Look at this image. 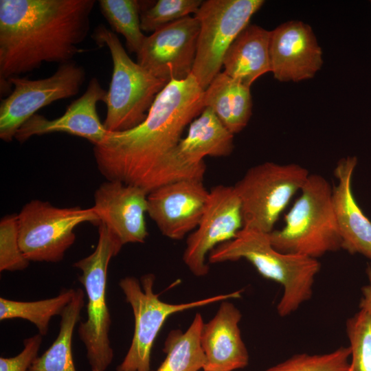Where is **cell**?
<instances>
[{
    "label": "cell",
    "mask_w": 371,
    "mask_h": 371,
    "mask_svg": "<svg viewBox=\"0 0 371 371\" xmlns=\"http://www.w3.org/2000/svg\"><path fill=\"white\" fill-rule=\"evenodd\" d=\"M201 0H158L140 13L142 32H154L157 29L182 18L195 14L202 4Z\"/></svg>",
    "instance_id": "cell-29"
},
{
    "label": "cell",
    "mask_w": 371,
    "mask_h": 371,
    "mask_svg": "<svg viewBox=\"0 0 371 371\" xmlns=\"http://www.w3.org/2000/svg\"><path fill=\"white\" fill-rule=\"evenodd\" d=\"M92 38L100 47L109 48L113 63L104 126L108 132L130 130L146 118L156 97L168 82L134 62L115 33L104 25L94 30Z\"/></svg>",
    "instance_id": "cell-5"
},
{
    "label": "cell",
    "mask_w": 371,
    "mask_h": 371,
    "mask_svg": "<svg viewBox=\"0 0 371 371\" xmlns=\"http://www.w3.org/2000/svg\"><path fill=\"white\" fill-rule=\"evenodd\" d=\"M366 273L368 284L362 288V297L360 301V309L371 314V263L368 265Z\"/></svg>",
    "instance_id": "cell-32"
},
{
    "label": "cell",
    "mask_w": 371,
    "mask_h": 371,
    "mask_svg": "<svg viewBox=\"0 0 371 371\" xmlns=\"http://www.w3.org/2000/svg\"><path fill=\"white\" fill-rule=\"evenodd\" d=\"M148 194L139 186L120 181H106L95 191L93 207L100 223L122 245L142 243L147 238Z\"/></svg>",
    "instance_id": "cell-17"
},
{
    "label": "cell",
    "mask_w": 371,
    "mask_h": 371,
    "mask_svg": "<svg viewBox=\"0 0 371 371\" xmlns=\"http://www.w3.org/2000/svg\"><path fill=\"white\" fill-rule=\"evenodd\" d=\"M246 259L264 278L279 283L283 294L277 305L279 315L295 311L313 294L321 265L317 259L281 252L271 243L269 233L243 227L236 236L214 248L210 263Z\"/></svg>",
    "instance_id": "cell-3"
},
{
    "label": "cell",
    "mask_w": 371,
    "mask_h": 371,
    "mask_svg": "<svg viewBox=\"0 0 371 371\" xmlns=\"http://www.w3.org/2000/svg\"><path fill=\"white\" fill-rule=\"evenodd\" d=\"M309 175L297 164L267 161L250 168L233 186L241 202L243 227L271 232Z\"/></svg>",
    "instance_id": "cell-8"
},
{
    "label": "cell",
    "mask_w": 371,
    "mask_h": 371,
    "mask_svg": "<svg viewBox=\"0 0 371 371\" xmlns=\"http://www.w3.org/2000/svg\"><path fill=\"white\" fill-rule=\"evenodd\" d=\"M269 49L271 72L280 82L311 79L323 65L313 30L301 21H289L270 31Z\"/></svg>",
    "instance_id": "cell-16"
},
{
    "label": "cell",
    "mask_w": 371,
    "mask_h": 371,
    "mask_svg": "<svg viewBox=\"0 0 371 371\" xmlns=\"http://www.w3.org/2000/svg\"><path fill=\"white\" fill-rule=\"evenodd\" d=\"M357 165L355 156L343 157L337 162L334 169L337 183L333 187L332 203L341 248L371 260V221L356 201L352 189Z\"/></svg>",
    "instance_id": "cell-20"
},
{
    "label": "cell",
    "mask_w": 371,
    "mask_h": 371,
    "mask_svg": "<svg viewBox=\"0 0 371 371\" xmlns=\"http://www.w3.org/2000/svg\"><path fill=\"white\" fill-rule=\"evenodd\" d=\"M264 3L262 0L203 1L194 14L200 27L192 74L203 90L221 72L230 45Z\"/></svg>",
    "instance_id": "cell-10"
},
{
    "label": "cell",
    "mask_w": 371,
    "mask_h": 371,
    "mask_svg": "<svg viewBox=\"0 0 371 371\" xmlns=\"http://www.w3.org/2000/svg\"><path fill=\"white\" fill-rule=\"evenodd\" d=\"M243 225L241 202L234 186L214 187L199 225L186 240L183 260L189 270L196 276L207 275V255L234 238Z\"/></svg>",
    "instance_id": "cell-13"
},
{
    "label": "cell",
    "mask_w": 371,
    "mask_h": 371,
    "mask_svg": "<svg viewBox=\"0 0 371 371\" xmlns=\"http://www.w3.org/2000/svg\"><path fill=\"white\" fill-rule=\"evenodd\" d=\"M17 215L20 248L30 262L61 261L76 240L77 226L100 223L93 207H59L38 199L27 203Z\"/></svg>",
    "instance_id": "cell-9"
},
{
    "label": "cell",
    "mask_w": 371,
    "mask_h": 371,
    "mask_svg": "<svg viewBox=\"0 0 371 371\" xmlns=\"http://www.w3.org/2000/svg\"><path fill=\"white\" fill-rule=\"evenodd\" d=\"M234 134L222 124L214 111L205 107L190 124L185 137L164 159L159 174L158 187L184 179L203 180L206 156L229 155L234 149Z\"/></svg>",
    "instance_id": "cell-12"
},
{
    "label": "cell",
    "mask_w": 371,
    "mask_h": 371,
    "mask_svg": "<svg viewBox=\"0 0 371 371\" xmlns=\"http://www.w3.org/2000/svg\"><path fill=\"white\" fill-rule=\"evenodd\" d=\"M205 107L210 108L232 134L240 132L252 114L250 87L224 71L218 73L204 91Z\"/></svg>",
    "instance_id": "cell-22"
},
{
    "label": "cell",
    "mask_w": 371,
    "mask_h": 371,
    "mask_svg": "<svg viewBox=\"0 0 371 371\" xmlns=\"http://www.w3.org/2000/svg\"><path fill=\"white\" fill-rule=\"evenodd\" d=\"M209 194L201 179L169 183L148 193L147 214L164 236L181 240L199 225Z\"/></svg>",
    "instance_id": "cell-15"
},
{
    "label": "cell",
    "mask_w": 371,
    "mask_h": 371,
    "mask_svg": "<svg viewBox=\"0 0 371 371\" xmlns=\"http://www.w3.org/2000/svg\"><path fill=\"white\" fill-rule=\"evenodd\" d=\"M204 91L191 74L171 80L156 97L146 118L125 131L109 132L94 146L98 169L107 181L157 188L161 166L178 144L187 125L205 109Z\"/></svg>",
    "instance_id": "cell-1"
},
{
    "label": "cell",
    "mask_w": 371,
    "mask_h": 371,
    "mask_svg": "<svg viewBox=\"0 0 371 371\" xmlns=\"http://www.w3.org/2000/svg\"><path fill=\"white\" fill-rule=\"evenodd\" d=\"M204 324L202 315L196 313L188 329L171 330L165 341L166 358L155 370L150 371H199L203 369L205 358L200 336Z\"/></svg>",
    "instance_id": "cell-24"
},
{
    "label": "cell",
    "mask_w": 371,
    "mask_h": 371,
    "mask_svg": "<svg viewBox=\"0 0 371 371\" xmlns=\"http://www.w3.org/2000/svg\"><path fill=\"white\" fill-rule=\"evenodd\" d=\"M102 14L112 31L121 34L126 40L128 50L138 53L146 36L141 28V3L136 0H100Z\"/></svg>",
    "instance_id": "cell-26"
},
{
    "label": "cell",
    "mask_w": 371,
    "mask_h": 371,
    "mask_svg": "<svg viewBox=\"0 0 371 371\" xmlns=\"http://www.w3.org/2000/svg\"><path fill=\"white\" fill-rule=\"evenodd\" d=\"M350 357L349 347L323 355L299 354L265 371H348Z\"/></svg>",
    "instance_id": "cell-28"
},
{
    "label": "cell",
    "mask_w": 371,
    "mask_h": 371,
    "mask_svg": "<svg viewBox=\"0 0 371 371\" xmlns=\"http://www.w3.org/2000/svg\"><path fill=\"white\" fill-rule=\"evenodd\" d=\"M155 277L144 275L140 281L133 276L122 278L119 286L131 305L135 328L131 346L116 371H150V355L154 341L165 321L172 314L225 300L238 298L241 291L218 295L181 304L161 300L153 291Z\"/></svg>",
    "instance_id": "cell-7"
},
{
    "label": "cell",
    "mask_w": 371,
    "mask_h": 371,
    "mask_svg": "<svg viewBox=\"0 0 371 371\" xmlns=\"http://www.w3.org/2000/svg\"><path fill=\"white\" fill-rule=\"evenodd\" d=\"M203 371H205V370H203Z\"/></svg>",
    "instance_id": "cell-33"
},
{
    "label": "cell",
    "mask_w": 371,
    "mask_h": 371,
    "mask_svg": "<svg viewBox=\"0 0 371 371\" xmlns=\"http://www.w3.org/2000/svg\"><path fill=\"white\" fill-rule=\"evenodd\" d=\"M84 306L85 292L78 288L60 315V329L56 338L41 356L35 359L28 371H76L72 353V338Z\"/></svg>",
    "instance_id": "cell-23"
},
{
    "label": "cell",
    "mask_w": 371,
    "mask_h": 371,
    "mask_svg": "<svg viewBox=\"0 0 371 371\" xmlns=\"http://www.w3.org/2000/svg\"><path fill=\"white\" fill-rule=\"evenodd\" d=\"M85 71L72 60L60 64L51 76L38 80L14 76L11 93L0 104V138L11 142L19 128L41 108L78 93Z\"/></svg>",
    "instance_id": "cell-11"
},
{
    "label": "cell",
    "mask_w": 371,
    "mask_h": 371,
    "mask_svg": "<svg viewBox=\"0 0 371 371\" xmlns=\"http://www.w3.org/2000/svg\"><path fill=\"white\" fill-rule=\"evenodd\" d=\"M95 0H0V80L45 63L71 61L83 50Z\"/></svg>",
    "instance_id": "cell-2"
},
{
    "label": "cell",
    "mask_w": 371,
    "mask_h": 371,
    "mask_svg": "<svg viewBox=\"0 0 371 371\" xmlns=\"http://www.w3.org/2000/svg\"><path fill=\"white\" fill-rule=\"evenodd\" d=\"M346 333L352 357L348 371H371V314L360 309L347 320Z\"/></svg>",
    "instance_id": "cell-27"
},
{
    "label": "cell",
    "mask_w": 371,
    "mask_h": 371,
    "mask_svg": "<svg viewBox=\"0 0 371 371\" xmlns=\"http://www.w3.org/2000/svg\"><path fill=\"white\" fill-rule=\"evenodd\" d=\"M332 190L326 178L310 174L300 196L285 216L284 226L269 233L273 247L281 252L315 259L341 249Z\"/></svg>",
    "instance_id": "cell-4"
},
{
    "label": "cell",
    "mask_w": 371,
    "mask_h": 371,
    "mask_svg": "<svg viewBox=\"0 0 371 371\" xmlns=\"http://www.w3.org/2000/svg\"><path fill=\"white\" fill-rule=\"evenodd\" d=\"M270 31L248 24L227 49L223 60L224 72L251 87L260 76L271 72Z\"/></svg>",
    "instance_id": "cell-21"
},
{
    "label": "cell",
    "mask_w": 371,
    "mask_h": 371,
    "mask_svg": "<svg viewBox=\"0 0 371 371\" xmlns=\"http://www.w3.org/2000/svg\"><path fill=\"white\" fill-rule=\"evenodd\" d=\"M106 95L107 91L96 78H93L85 92L67 106L63 115L49 120L36 113L19 128L14 138L23 143L35 135L66 133L98 145L109 133L97 112L98 102H105Z\"/></svg>",
    "instance_id": "cell-18"
},
{
    "label": "cell",
    "mask_w": 371,
    "mask_h": 371,
    "mask_svg": "<svg viewBox=\"0 0 371 371\" xmlns=\"http://www.w3.org/2000/svg\"><path fill=\"white\" fill-rule=\"evenodd\" d=\"M76 289L63 290L57 296L31 302L0 297V320L23 319L35 325L42 336L47 334L52 317L60 315L71 301Z\"/></svg>",
    "instance_id": "cell-25"
},
{
    "label": "cell",
    "mask_w": 371,
    "mask_h": 371,
    "mask_svg": "<svg viewBox=\"0 0 371 371\" xmlns=\"http://www.w3.org/2000/svg\"><path fill=\"white\" fill-rule=\"evenodd\" d=\"M199 22L186 16L146 36L137 54V63L167 82L182 80L192 72L196 53Z\"/></svg>",
    "instance_id": "cell-14"
},
{
    "label": "cell",
    "mask_w": 371,
    "mask_h": 371,
    "mask_svg": "<svg viewBox=\"0 0 371 371\" xmlns=\"http://www.w3.org/2000/svg\"><path fill=\"white\" fill-rule=\"evenodd\" d=\"M241 313L229 300L221 302L212 319L204 323L200 342L205 371H233L248 365L249 355L238 324Z\"/></svg>",
    "instance_id": "cell-19"
},
{
    "label": "cell",
    "mask_w": 371,
    "mask_h": 371,
    "mask_svg": "<svg viewBox=\"0 0 371 371\" xmlns=\"http://www.w3.org/2000/svg\"><path fill=\"white\" fill-rule=\"evenodd\" d=\"M122 247L106 226L100 223L95 250L74 263V267L81 271L78 280L85 288L87 299V319L79 324L78 334L86 348L91 371H106L114 357L109 340L111 319L106 293L109 262Z\"/></svg>",
    "instance_id": "cell-6"
},
{
    "label": "cell",
    "mask_w": 371,
    "mask_h": 371,
    "mask_svg": "<svg viewBox=\"0 0 371 371\" xmlns=\"http://www.w3.org/2000/svg\"><path fill=\"white\" fill-rule=\"evenodd\" d=\"M29 263L19 245L18 215L3 216L0 221V271L23 270Z\"/></svg>",
    "instance_id": "cell-30"
},
{
    "label": "cell",
    "mask_w": 371,
    "mask_h": 371,
    "mask_svg": "<svg viewBox=\"0 0 371 371\" xmlns=\"http://www.w3.org/2000/svg\"><path fill=\"white\" fill-rule=\"evenodd\" d=\"M39 333L23 340V348L17 355L0 358V371H28L33 361L38 356L42 344Z\"/></svg>",
    "instance_id": "cell-31"
}]
</instances>
